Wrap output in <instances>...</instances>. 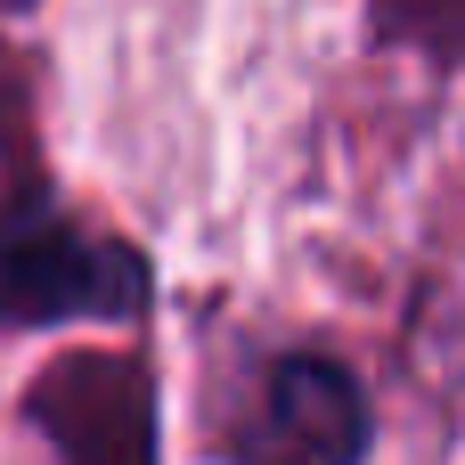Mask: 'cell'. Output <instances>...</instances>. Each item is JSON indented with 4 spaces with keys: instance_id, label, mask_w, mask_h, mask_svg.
I'll return each instance as SVG.
<instances>
[{
    "instance_id": "obj_1",
    "label": "cell",
    "mask_w": 465,
    "mask_h": 465,
    "mask_svg": "<svg viewBox=\"0 0 465 465\" xmlns=\"http://www.w3.org/2000/svg\"><path fill=\"white\" fill-rule=\"evenodd\" d=\"M229 465H360L368 458V401L360 376L327 351H262L237 368L221 409Z\"/></svg>"
}]
</instances>
